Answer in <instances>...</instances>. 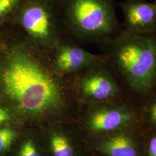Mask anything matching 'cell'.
I'll use <instances>...</instances> for the list:
<instances>
[{
	"label": "cell",
	"mask_w": 156,
	"mask_h": 156,
	"mask_svg": "<svg viewBox=\"0 0 156 156\" xmlns=\"http://www.w3.org/2000/svg\"><path fill=\"white\" fill-rule=\"evenodd\" d=\"M136 116L134 109L126 104L95 108L90 114V126L97 131H109L131 123Z\"/></svg>",
	"instance_id": "obj_8"
},
{
	"label": "cell",
	"mask_w": 156,
	"mask_h": 156,
	"mask_svg": "<svg viewBox=\"0 0 156 156\" xmlns=\"http://www.w3.org/2000/svg\"><path fill=\"white\" fill-rule=\"evenodd\" d=\"M62 76L52 67L49 57L25 41L12 48L0 68L4 94L17 109L28 115H42L60 108Z\"/></svg>",
	"instance_id": "obj_1"
},
{
	"label": "cell",
	"mask_w": 156,
	"mask_h": 156,
	"mask_svg": "<svg viewBox=\"0 0 156 156\" xmlns=\"http://www.w3.org/2000/svg\"><path fill=\"white\" fill-rule=\"evenodd\" d=\"M154 2L156 4V0H154Z\"/></svg>",
	"instance_id": "obj_17"
},
{
	"label": "cell",
	"mask_w": 156,
	"mask_h": 156,
	"mask_svg": "<svg viewBox=\"0 0 156 156\" xmlns=\"http://www.w3.org/2000/svg\"><path fill=\"white\" fill-rule=\"evenodd\" d=\"M24 0H0V20L15 12Z\"/></svg>",
	"instance_id": "obj_11"
},
{
	"label": "cell",
	"mask_w": 156,
	"mask_h": 156,
	"mask_svg": "<svg viewBox=\"0 0 156 156\" xmlns=\"http://www.w3.org/2000/svg\"><path fill=\"white\" fill-rule=\"evenodd\" d=\"M101 149L109 156H139L133 140L124 134L115 135L105 140Z\"/></svg>",
	"instance_id": "obj_9"
},
{
	"label": "cell",
	"mask_w": 156,
	"mask_h": 156,
	"mask_svg": "<svg viewBox=\"0 0 156 156\" xmlns=\"http://www.w3.org/2000/svg\"><path fill=\"white\" fill-rule=\"evenodd\" d=\"M123 29L129 33H156V4L147 0H123L120 4Z\"/></svg>",
	"instance_id": "obj_7"
},
{
	"label": "cell",
	"mask_w": 156,
	"mask_h": 156,
	"mask_svg": "<svg viewBox=\"0 0 156 156\" xmlns=\"http://www.w3.org/2000/svg\"><path fill=\"white\" fill-rule=\"evenodd\" d=\"M15 13L34 49L50 56L62 39L60 25L64 24L60 0H24Z\"/></svg>",
	"instance_id": "obj_4"
},
{
	"label": "cell",
	"mask_w": 156,
	"mask_h": 156,
	"mask_svg": "<svg viewBox=\"0 0 156 156\" xmlns=\"http://www.w3.org/2000/svg\"><path fill=\"white\" fill-rule=\"evenodd\" d=\"M15 137L14 131L10 128L0 129V151H5L11 145Z\"/></svg>",
	"instance_id": "obj_12"
},
{
	"label": "cell",
	"mask_w": 156,
	"mask_h": 156,
	"mask_svg": "<svg viewBox=\"0 0 156 156\" xmlns=\"http://www.w3.org/2000/svg\"><path fill=\"white\" fill-rule=\"evenodd\" d=\"M51 64L56 73L61 75L76 74L104 58L84 50L82 48L62 39L49 56Z\"/></svg>",
	"instance_id": "obj_6"
},
{
	"label": "cell",
	"mask_w": 156,
	"mask_h": 156,
	"mask_svg": "<svg viewBox=\"0 0 156 156\" xmlns=\"http://www.w3.org/2000/svg\"><path fill=\"white\" fill-rule=\"evenodd\" d=\"M10 119V116L8 111L5 108L0 106V124L4 123Z\"/></svg>",
	"instance_id": "obj_15"
},
{
	"label": "cell",
	"mask_w": 156,
	"mask_h": 156,
	"mask_svg": "<svg viewBox=\"0 0 156 156\" xmlns=\"http://www.w3.org/2000/svg\"><path fill=\"white\" fill-rule=\"evenodd\" d=\"M100 44L117 78L134 93L147 96L156 89V34H135L121 29Z\"/></svg>",
	"instance_id": "obj_2"
},
{
	"label": "cell",
	"mask_w": 156,
	"mask_h": 156,
	"mask_svg": "<svg viewBox=\"0 0 156 156\" xmlns=\"http://www.w3.org/2000/svg\"><path fill=\"white\" fill-rule=\"evenodd\" d=\"M64 24L84 42L101 43L117 33L115 0H60Z\"/></svg>",
	"instance_id": "obj_3"
},
{
	"label": "cell",
	"mask_w": 156,
	"mask_h": 156,
	"mask_svg": "<svg viewBox=\"0 0 156 156\" xmlns=\"http://www.w3.org/2000/svg\"><path fill=\"white\" fill-rule=\"evenodd\" d=\"M51 145L54 156H73V148L67 138L62 135L53 136Z\"/></svg>",
	"instance_id": "obj_10"
},
{
	"label": "cell",
	"mask_w": 156,
	"mask_h": 156,
	"mask_svg": "<svg viewBox=\"0 0 156 156\" xmlns=\"http://www.w3.org/2000/svg\"><path fill=\"white\" fill-rule=\"evenodd\" d=\"M146 112L151 121L156 124V96L149 103Z\"/></svg>",
	"instance_id": "obj_14"
},
{
	"label": "cell",
	"mask_w": 156,
	"mask_h": 156,
	"mask_svg": "<svg viewBox=\"0 0 156 156\" xmlns=\"http://www.w3.org/2000/svg\"><path fill=\"white\" fill-rule=\"evenodd\" d=\"M75 75H78L80 91L86 99L104 102L120 96L117 77L105 56Z\"/></svg>",
	"instance_id": "obj_5"
},
{
	"label": "cell",
	"mask_w": 156,
	"mask_h": 156,
	"mask_svg": "<svg viewBox=\"0 0 156 156\" xmlns=\"http://www.w3.org/2000/svg\"><path fill=\"white\" fill-rule=\"evenodd\" d=\"M19 156H39L33 142L30 140L25 143L20 151Z\"/></svg>",
	"instance_id": "obj_13"
},
{
	"label": "cell",
	"mask_w": 156,
	"mask_h": 156,
	"mask_svg": "<svg viewBox=\"0 0 156 156\" xmlns=\"http://www.w3.org/2000/svg\"></svg>",
	"instance_id": "obj_18"
},
{
	"label": "cell",
	"mask_w": 156,
	"mask_h": 156,
	"mask_svg": "<svg viewBox=\"0 0 156 156\" xmlns=\"http://www.w3.org/2000/svg\"><path fill=\"white\" fill-rule=\"evenodd\" d=\"M149 156H156V136L152 138L150 142Z\"/></svg>",
	"instance_id": "obj_16"
}]
</instances>
